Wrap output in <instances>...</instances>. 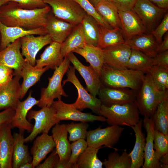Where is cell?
<instances>
[{
	"label": "cell",
	"instance_id": "cell-38",
	"mask_svg": "<svg viewBox=\"0 0 168 168\" xmlns=\"http://www.w3.org/2000/svg\"><path fill=\"white\" fill-rule=\"evenodd\" d=\"M81 23L86 44L97 46L99 36V24L94 18L87 14Z\"/></svg>",
	"mask_w": 168,
	"mask_h": 168
},
{
	"label": "cell",
	"instance_id": "cell-9",
	"mask_svg": "<svg viewBox=\"0 0 168 168\" xmlns=\"http://www.w3.org/2000/svg\"><path fill=\"white\" fill-rule=\"evenodd\" d=\"M124 129L121 126L112 125L105 128L100 126L87 131L86 138L88 146L99 148L103 146L113 148L119 140Z\"/></svg>",
	"mask_w": 168,
	"mask_h": 168
},
{
	"label": "cell",
	"instance_id": "cell-49",
	"mask_svg": "<svg viewBox=\"0 0 168 168\" xmlns=\"http://www.w3.org/2000/svg\"><path fill=\"white\" fill-rule=\"evenodd\" d=\"M137 0H112L114 4L119 11L131 10Z\"/></svg>",
	"mask_w": 168,
	"mask_h": 168
},
{
	"label": "cell",
	"instance_id": "cell-46",
	"mask_svg": "<svg viewBox=\"0 0 168 168\" xmlns=\"http://www.w3.org/2000/svg\"><path fill=\"white\" fill-rule=\"evenodd\" d=\"M16 2L22 8L27 9L41 8L48 5L42 0H7Z\"/></svg>",
	"mask_w": 168,
	"mask_h": 168
},
{
	"label": "cell",
	"instance_id": "cell-52",
	"mask_svg": "<svg viewBox=\"0 0 168 168\" xmlns=\"http://www.w3.org/2000/svg\"><path fill=\"white\" fill-rule=\"evenodd\" d=\"M73 165L70 163L69 161H63L59 158L57 161L54 168H73Z\"/></svg>",
	"mask_w": 168,
	"mask_h": 168
},
{
	"label": "cell",
	"instance_id": "cell-18",
	"mask_svg": "<svg viewBox=\"0 0 168 168\" xmlns=\"http://www.w3.org/2000/svg\"><path fill=\"white\" fill-rule=\"evenodd\" d=\"M121 29L125 40L137 35L148 33L147 30L137 14L132 9L118 10Z\"/></svg>",
	"mask_w": 168,
	"mask_h": 168
},
{
	"label": "cell",
	"instance_id": "cell-19",
	"mask_svg": "<svg viewBox=\"0 0 168 168\" xmlns=\"http://www.w3.org/2000/svg\"><path fill=\"white\" fill-rule=\"evenodd\" d=\"M1 51L16 40L29 35H44L47 34L44 27L32 30L26 29L18 27L8 26L0 21Z\"/></svg>",
	"mask_w": 168,
	"mask_h": 168
},
{
	"label": "cell",
	"instance_id": "cell-10",
	"mask_svg": "<svg viewBox=\"0 0 168 168\" xmlns=\"http://www.w3.org/2000/svg\"><path fill=\"white\" fill-rule=\"evenodd\" d=\"M132 10L139 17L148 33H151L158 25L167 11L149 0H137Z\"/></svg>",
	"mask_w": 168,
	"mask_h": 168
},
{
	"label": "cell",
	"instance_id": "cell-41",
	"mask_svg": "<svg viewBox=\"0 0 168 168\" xmlns=\"http://www.w3.org/2000/svg\"><path fill=\"white\" fill-rule=\"evenodd\" d=\"M67 129L69 133V142H73L81 139H85L86 137L89 124L86 122L76 123L72 122L66 124Z\"/></svg>",
	"mask_w": 168,
	"mask_h": 168
},
{
	"label": "cell",
	"instance_id": "cell-37",
	"mask_svg": "<svg viewBox=\"0 0 168 168\" xmlns=\"http://www.w3.org/2000/svg\"><path fill=\"white\" fill-rule=\"evenodd\" d=\"M101 147H88L79 156L75 168H102L103 163L97 154Z\"/></svg>",
	"mask_w": 168,
	"mask_h": 168
},
{
	"label": "cell",
	"instance_id": "cell-31",
	"mask_svg": "<svg viewBox=\"0 0 168 168\" xmlns=\"http://www.w3.org/2000/svg\"><path fill=\"white\" fill-rule=\"evenodd\" d=\"M72 52L77 53L84 58L100 77L101 70L104 63L102 49L97 46L86 44L83 47L77 49Z\"/></svg>",
	"mask_w": 168,
	"mask_h": 168
},
{
	"label": "cell",
	"instance_id": "cell-1",
	"mask_svg": "<svg viewBox=\"0 0 168 168\" xmlns=\"http://www.w3.org/2000/svg\"><path fill=\"white\" fill-rule=\"evenodd\" d=\"M51 11L48 5L41 8L27 9L16 2H8L0 7V21L8 26L27 30L45 27L48 15Z\"/></svg>",
	"mask_w": 168,
	"mask_h": 168
},
{
	"label": "cell",
	"instance_id": "cell-54",
	"mask_svg": "<svg viewBox=\"0 0 168 168\" xmlns=\"http://www.w3.org/2000/svg\"><path fill=\"white\" fill-rule=\"evenodd\" d=\"M158 7L167 10L168 8V0H149Z\"/></svg>",
	"mask_w": 168,
	"mask_h": 168
},
{
	"label": "cell",
	"instance_id": "cell-50",
	"mask_svg": "<svg viewBox=\"0 0 168 168\" xmlns=\"http://www.w3.org/2000/svg\"><path fill=\"white\" fill-rule=\"evenodd\" d=\"M59 158L58 155L55 153V149L53 150L45 161L43 163L39 164L36 167L37 168H54Z\"/></svg>",
	"mask_w": 168,
	"mask_h": 168
},
{
	"label": "cell",
	"instance_id": "cell-48",
	"mask_svg": "<svg viewBox=\"0 0 168 168\" xmlns=\"http://www.w3.org/2000/svg\"><path fill=\"white\" fill-rule=\"evenodd\" d=\"M153 65L168 69V50L157 54L153 58Z\"/></svg>",
	"mask_w": 168,
	"mask_h": 168
},
{
	"label": "cell",
	"instance_id": "cell-17",
	"mask_svg": "<svg viewBox=\"0 0 168 168\" xmlns=\"http://www.w3.org/2000/svg\"><path fill=\"white\" fill-rule=\"evenodd\" d=\"M104 63L116 69H126L131 49L124 44L112 46L102 49Z\"/></svg>",
	"mask_w": 168,
	"mask_h": 168
},
{
	"label": "cell",
	"instance_id": "cell-23",
	"mask_svg": "<svg viewBox=\"0 0 168 168\" xmlns=\"http://www.w3.org/2000/svg\"><path fill=\"white\" fill-rule=\"evenodd\" d=\"M143 125L147 132L144 160L142 168H160L161 163L156 158L154 149L155 128L151 118L144 117Z\"/></svg>",
	"mask_w": 168,
	"mask_h": 168
},
{
	"label": "cell",
	"instance_id": "cell-53",
	"mask_svg": "<svg viewBox=\"0 0 168 168\" xmlns=\"http://www.w3.org/2000/svg\"><path fill=\"white\" fill-rule=\"evenodd\" d=\"M168 50V34L166 33L164 37L163 40L159 44L158 53L164 52Z\"/></svg>",
	"mask_w": 168,
	"mask_h": 168
},
{
	"label": "cell",
	"instance_id": "cell-39",
	"mask_svg": "<svg viewBox=\"0 0 168 168\" xmlns=\"http://www.w3.org/2000/svg\"><path fill=\"white\" fill-rule=\"evenodd\" d=\"M103 163L106 168H131L132 161L125 149L121 155L116 151L110 153Z\"/></svg>",
	"mask_w": 168,
	"mask_h": 168
},
{
	"label": "cell",
	"instance_id": "cell-57",
	"mask_svg": "<svg viewBox=\"0 0 168 168\" xmlns=\"http://www.w3.org/2000/svg\"><path fill=\"white\" fill-rule=\"evenodd\" d=\"M7 2V0H0V7Z\"/></svg>",
	"mask_w": 168,
	"mask_h": 168
},
{
	"label": "cell",
	"instance_id": "cell-16",
	"mask_svg": "<svg viewBox=\"0 0 168 168\" xmlns=\"http://www.w3.org/2000/svg\"><path fill=\"white\" fill-rule=\"evenodd\" d=\"M39 100H36L32 96L30 91L27 98L23 101H18L11 124L12 128H17L19 131L26 130L30 133L32 130L34 125L26 119L29 111L35 105H37Z\"/></svg>",
	"mask_w": 168,
	"mask_h": 168
},
{
	"label": "cell",
	"instance_id": "cell-58",
	"mask_svg": "<svg viewBox=\"0 0 168 168\" xmlns=\"http://www.w3.org/2000/svg\"><path fill=\"white\" fill-rule=\"evenodd\" d=\"M1 34L0 33V44H1Z\"/></svg>",
	"mask_w": 168,
	"mask_h": 168
},
{
	"label": "cell",
	"instance_id": "cell-55",
	"mask_svg": "<svg viewBox=\"0 0 168 168\" xmlns=\"http://www.w3.org/2000/svg\"><path fill=\"white\" fill-rule=\"evenodd\" d=\"M91 3L94 6L96 5L99 2H112V0H89Z\"/></svg>",
	"mask_w": 168,
	"mask_h": 168
},
{
	"label": "cell",
	"instance_id": "cell-42",
	"mask_svg": "<svg viewBox=\"0 0 168 168\" xmlns=\"http://www.w3.org/2000/svg\"><path fill=\"white\" fill-rule=\"evenodd\" d=\"M154 149L156 156L159 161L162 156L168 154V135L155 130Z\"/></svg>",
	"mask_w": 168,
	"mask_h": 168
},
{
	"label": "cell",
	"instance_id": "cell-2",
	"mask_svg": "<svg viewBox=\"0 0 168 168\" xmlns=\"http://www.w3.org/2000/svg\"><path fill=\"white\" fill-rule=\"evenodd\" d=\"M145 74L126 68H113L104 63L100 75L102 85L112 88H127L138 91L141 86Z\"/></svg>",
	"mask_w": 168,
	"mask_h": 168
},
{
	"label": "cell",
	"instance_id": "cell-3",
	"mask_svg": "<svg viewBox=\"0 0 168 168\" xmlns=\"http://www.w3.org/2000/svg\"><path fill=\"white\" fill-rule=\"evenodd\" d=\"M167 98L168 90L159 89L150 74H145L141 86L137 91L135 100L140 114L144 117H151L159 104Z\"/></svg>",
	"mask_w": 168,
	"mask_h": 168
},
{
	"label": "cell",
	"instance_id": "cell-25",
	"mask_svg": "<svg viewBox=\"0 0 168 168\" xmlns=\"http://www.w3.org/2000/svg\"><path fill=\"white\" fill-rule=\"evenodd\" d=\"M55 147V144L52 135L43 133L37 137L30 149L32 156L31 163L33 167H36L39 164Z\"/></svg>",
	"mask_w": 168,
	"mask_h": 168
},
{
	"label": "cell",
	"instance_id": "cell-4",
	"mask_svg": "<svg viewBox=\"0 0 168 168\" xmlns=\"http://www.w3.org/2000/svg\"><path fill=\"white\" fill-rule=\"evenodd\" d=\"M140 114L135 101L120 104H101L99 112V115L105 117L110 126H133L140 120Z\"/></svg>",
	"mask_w": 168,
	"mask_h": 168
},
{
	"label": "cell",
	"instance_id": "cell-12",
	"mask_svg": "<svg viewBox=\"0 0 168 168\" xmlns=\"http://www.w3.org/2000/svg\"><path fill=\"white\" fill-rule=\"evenodd\" d=\"M66 56L84 80L86 90L96 97L102 86L100 76L91 66H86L81 63L73 53L71 52Z\"/></svg>",
	"mask_w": 168,
	"mask_h": 168
},
{
	"label": "cell",
	"instance_id": "cell-22",
	"mask_svg": "<svg viewBox=\"0 0 168 168\" xmlns=\"http://www.w3.org/2000/svg\"><path fill=\"white\" fill-rule=\"evenodd\" d=\"M14 76L8 83L0 87V110L9 108L15 110L20 100L21 77Z\"/></svg>",
	"mask_w": 168,
	"mask_h": 168
},
{
	"label": "cell",
	"instance_id": "cell-28",
	"mask_svg": "<svg viewBox=\"0 0 168 168\" xmlns=\"http://www.w3.org/2000/svg\"><path fill=\"white\" fill-rule=\"evenodd\" d=\"M61 44L52 41L41 54L40 58L36 60L35 66L37 68L47 67L54 70L58 67L64 58L61 53Z\"/></svg>",
	"mask_w": 168,
	"mask_h": 168
},
{
	"label": "cell",
	"instance_id": "cell-45",
	"mask_svg": "<svg viewBox=\"0 0 168 168\" xmlns=\"http://www.w3.org/2000/svg\"><path fill=\"white\" fill-rule=\"evenodd\" d=\"M168 30V13H166L162 20L151 33L160 44L162 41V37Z\"/></svg>",
	"mask_w": 168,
	"mask_h": 168
},
{
	"label": "cell",
	"instance_id": "cell-7",
	"mask_svg": "<svg viewBox=\"0 0 168 168\" xmlns=\"http://www.w3.org/2000/svg\"><path fill=\"white\" fill-rule=\"evenodd\" d=\"M49 6L56 17L77 25L81 23L86 13L74 0H42Z\"/></svg>",
	"mask_w": 168,
	"mask_h": 168
},
{
	"label": "cell",
	"instance_id": "cell-30",
	"mask_svg": "<svg viewBox=\"0 0 168 168\" xmlns=\"http://www.w3.org/2000/svg\"><path fill=\"white\" fill-rule=\"evenodd\" d=\"M49 69L47 67L37 68L26 61L20 73L23 81L21 84L20 99L24 98L30 88L38 82L42 74Z\"/></svg>",
	"mask_w": 168,
	"mask_h": 168
},
{
	"label": "cell",
	"instance_id": "cell-20",
	"mask_svg": "<svg viewBox=\"0 0 168 168\" xmlns=\"http://www.w3.org/2000/svg\"><path fill=\"white\" fill-rule=\"evenodd\" d=\"M10 123L0 127V168H12L13 137Z\"/></svg>",
	"mask_w": 168,
	"mask_h": 168
},
{
	"label": "cell",
	"instance_id": "cell-13",
	"mask_svg": "<svg viewBox=\"0 0 168 168\" xmlns=\"http://www.w3.org/2000/svg\"><path fill=\"white\" fill-rule=\"evenodd\" d=\"M21 54L25 60L31 65L36 64V56L38 52L44 47L53 41L48 34L35 36L29 35L20 38Z\"/></svg>",
	"mask_w": 168,
	"mask_h": 168
},
{
	"label": "cell",
	"instance_id": "cell-44",
	"mask_svg": "<svg viewBox=\"0 0 168 168\" xmlns=\"http://www.w3.org/2000/svg\"><path fill=\"white\" fill-rule=\"evenodd\" d=\"M87 147V142L84 139L73 142L70 144L71 154L69 161L73 165V168H75V166L79 156Z\"/></svg>",
	"mask_w": 168,
	"mask_h": 168
},
{
	"label": "cell",
	"instance_id": "cell-33",
	"mask_svg": "<svg viewBox=\"0 0 168 168\" xmlns=\"http://www.w3.org/2000/svg\"><path fill=\"white\" fill-rule=\"evenodd\" d=\"M99 32L97 46L102 49L125 43V39L121 28L109 29L99 24Z\"/></svg>",
	"mask_w": 168,
	"mask_h": 168
},
{
	"label": "cell",
	"instance_id": "cell-40",
	"mask_svg": "<svg viewBox=\"0 0 168 168\" xmlns=\"http://www.w3.org/2000/svg\"><path fill=\"white\" fill-rule=\"evenodd\" d=\"M158 88L162 91L168 90V69L153 66L149 73Z\"/></svg>",
	"mask_w": 168,
	"mask_h": 168
},
{
	"label": "cell",
	"instance_id": "cell-43",
	"mask_svg": "<svg viewBox=\"0 0 168 168\" xmlns=\"http://www.w3.org/2000/svg\"><path fill=\"white\" fill-rule=\"evenodd\" d=\"M83 9L86 14L94 18L100 25L109 29H113L98 12L89 0H74Z\"/></svg>",
	"mask_w": 168,
	"mask_h": 168
},
{
	"label": "cell",
	"instance_id": "cell-34",
	"mask_svg": "<svg viewBox=\"0 0 168 168\" xmlns=\"http://www.w3.org/2000/svg\"><path fill=\"white\" fill-rule=\"evenodd\" d=\"M153 58L143 52L131 49V54L126 65L127 68L149 73L153 67Z\"/></svg>",
	"mask_w": 168,
	"mask_h": 168
},
{
	"label": "cell",
	"instance_id": "cell-36",
	"mask_svg": "<svg viewBox=\"0 0 168 168\" xmlns=\"http://www.w3.org/2000/svg\"><path fill=\"white\" fill-rule=\"evenodd\" d=\"M151 118L154 123L155 130L168 135V98L159 104Z\"/></svg>",
	"mask_w": 168,
	"mask_h": 168
},
{
	"label": "cell",
	"instance_id": "cell-32",
	"mask_svg": "<svg viewBox=\"0 0 168 168\" xmlns=\"http://www.w3.org/2000/svg\"><path fill=\"white\" fill-rule=\"evenodd\" d=\"M86 44L81 23L76 25L61 44V53L63 58L75 49L83 47Z\"/></svg>",
	"mask_w": 168,
	"mask_h": 168
},
{
	"label": "cell",
	"instance_id": "cell-56",
	"mask_svg": "<svg viewBox=\"0 0 168 168\" xmlns=\"http://www.w3.org/2000/svg\"><path fill=\"white\" fill-rule=\"evenodd\" d=\"M19 168H34V167L31 162H27L21 165Z\"/></svg>",
	"mask_w": 168,
	"mask_h": 168
},
{
	"label": "cell",
	"instance_id": "cell-8",
	"mask_svg": "<svg viewBox=\"0 0 168 168\" xmlns=\"http://www.w3.org/2000/svg\"><path fill=\"white\" fill-rule=\"evenodd\" d=\"M76 69L73 66H69L66 72L67 78L63 81V85L68 82L72 84L77 89L78 97L75 102L72 104L77 109L82 111L86 108L91 110L99 115L101 102L100 100L88 92L81 84L75 74Z\"/></svg>",
	"mask_w": 168,
	"mask_h": 168
},
{
	"label": "cell",
	"instance_id": "cell-6",
	"mask_svg": "<svg viewBox=\"0 0 168 168\" xmlns=\"http://www.w3.org/2000/svg\"><path fill=\"white\" fill-rule=\"evenodd\" d=\"M55 112L52 106H45L38 110L30 109L27 118L28 120L34 119L35 124L30 134L24 139L25 142L32 141L40 133H48L50 130L60 121L55 116Z\"/></svg>",
	"mask_w": 168,
	"mask_h": 168
},
{
	"label": "cell",
	"instance_id": "cell-21",
	"mask_svg": "<svg viewBox=\"0 0 168 168\" xmlns=\"http://www.w3.org/2000/svg\"><path fill=\"white\" fill-rule=\"evenodd\" d=\"M76 26L56 17L51 11L48 15L45 27L53 41L62 44Z\"/></svg>",
	"mask_w": 168,
	"mask_h": 168
},
{
	"label": "cell",
	"instance_id": "cell-51",
	"mask_svg": "<svg viewBox=\"0 0 168 168\" xmlns=\"http://www.w3.org/2000/svg\"><path fill=\"white\" fill-rule=\"evenodd\" d=\"M15 113V110L9 108L0 112V127L6 124L10 123Z\"/></svg>",
	"mask_w": 168,
	"mask_h": 168
},
{
	"label": "cell",
	"instance_id": "cell-35",
	"mask_svg": "<svg viewBox=\"0 0 168 168\" xmlns=\"http://www.w3.org/2000/svg\"><path fill=\"white\" fill-rule=\"evenodd\" d=\"M94 7L106 22L113 28L121 29L118 10L112 2H100Z\"/></svg>",
	"mask_w": 168,
	"mask_h": 168
},
{
	"label": "cell",
	"instance_id": "cell-27",
	"mask_svg": "<svg viewBox=\"0 0 168 168\" xmlns=\"http://www.w3.org/2000/svg\"><path fill=\"white\" fill-rule=\"evenodd\" d=\"M142 125L143 119H140L136 125L130 127L133 130L135 136L134 147L128 153L132 161L131 168H140L144 162L145 137L142 131Z\"/></svg>",
	"mask_w": 168,
	"mask_h": 168
},
{
	"label": "cell",
	"instance_id": "cell-5",
	"mask_svg": "<svg viewBox=\"0 0 168 168\" xmlns=\"http://www.w3.org/2000/svg\"><path fill=\"white\" fill-rule=\"evenodd\" d=\"M70 63L67 56H66L61 64L54 69L52 77H48V86L46 88L41 89L40 97L37 104L38 106L41 108L50 106L55 98H61L62 96L68 97L63 88L62 82Z\"/></svg>",
	"mask_w": 168,
	"mask_h": 168
},
{
	"label": "cell",
	"instance_id": "cell-11",
	"mask_svg": "<svg viewBox=\"0 0 168 168\" xmlns=\"http://www.w3.org/2000/svg\"><path fill=\"white\" fill-rule=\"evenodd\" d=\"M61 99L58 98L57 100L54 101L51 105L55 110V117L60 121L69 120L86 122H106V119L104 117L93 115L91 113L82 112L73 106L72 104L64 103Z\"/></svg>",
	"mask_w": 168,
	"mask_h": 168
},
{
	"label": "cell",
	"instance_id": "cell-14",
	"mask_svg": "<svg viewBox=\"0 0 168 168\" xmlns=\"http://www.w3.org/2000/svg\"><path fill=\"white\" fill-rule=\"evenodd\" d=\"M137 91L127 88H112L102 85L98 95L101 104H123L135 101Z\"/></svg>",
	"mask_w": 168,
	"mask_h": 168
},
{
	"label": "cell",
	"instance_id": "cell-47",
	"mask_svg": "<svg viewBox=\"0 0 168 168\" xmlns=\"http://www.w3.org/2000/svg\"><path fill=\"white\" fill-rule=\"evenodd\" d=\"M13 76V69L0 63V87L8 83Z\"/></svg>",
	"mask_w": 168,
	"mask_h": 168
},
{
	"label": "cell",
	"instance_id": "cell-26",
	"mask_svg": "<svg viewBox=\"0 0 168 168\" xmlns=\"http://www.w3.org/2000/svg\"><path fill=\"white\" fill-rule=\"evenodd\" d=\"M51 133L55 144V153L60 160L69 161L71 150L66 124H56L52 128Z\"/></svg>",
	"mask_w": 168,
	"mask_h": 168
},
{
	"label": "cell",
	"instance_id": "cell-24",
	"mask_svg": "<svg viewBox=\"0 0 168 168\" xmlns=\"http://www.w3.org/2000/svg\"><path fill=\"white\" fill-rule=\"evenodd\" d=\"M124 44L131 49L139 50L153 58L157 54L159 45L152 34L147 33L125 40Z\"/></svg>",
	"mask_w": 168,
	"mask_h": 168
},
{
	"label": "cell",
	"instance_id": "cell-15",
	"mask_svg": "<svg viewBox=\"0 0 168 168\" xmlns=\"http://www.w3.org/2000/svg\"><path fill=\"white\" fill-rule=\"evenodd\" d=\"M21 49L19 38L0 51V63L14 70V76H20L26 62L21 52Z\"/></svg>",
	"mask_w": 168,
	"mask_h": 168
},
{
	"label": "cell",
	"instance_id": "cell-29",
	"mask_svg": "<svg viewBox=\"0 0 168 168\" xmlns=\"http://www.w3.org/2000/svg\"><path fill=\"white\" fill-rule=\"evenodd\" d=\"M13 135L14 143L12 156V168H19L22 165L31 163L32 160L29 152L28 145H25L24 133L19 131Z\"/></svg>",
	"mask_w": 168,
	"mask_h": 168
}]
</instances>
